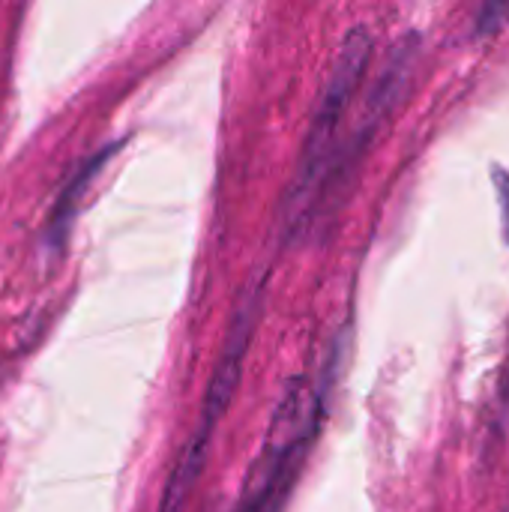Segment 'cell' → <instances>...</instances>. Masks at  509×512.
<instances>
[{"instance_id":"obj_1","label":"cell","mask_w":509,"mask_h":512,"mask_svg":"<svg viewBox=\"0 0 509 512\" xmlns=\"http://www.w3.org/2000/svg\"><path fill=\"white\" fill-rule=\"evenodd\" d=\"M372 54H375L372 30L366 24H354L339 45L336 63L327 75L318 108L312 114V123H309V132H306V141H303V150L297 159L294 180L285 195V207H282V240L285 243L297 240L300 234H306L312 228V213H315L330 159L339 144V129L351 111L354 96L363 87Z\"/></svg>"},{"instance_id":"obj_2","label":"cell","mask_w":509,"mask_h":512,"mask_svg":"<svg viewBox=\"0 0 509 512\" xmlns=\"http://www.w3.org/2000/svg\"><path fill=\"white\" fill-rule=\"evenodd\" d=\"M321 396L306 378L285 384L282 399L270 417L264 447L255 456L240 501L231 512H282L285 498L300 474V465L318 435Z\"/></svg>"},{"instance_id":"obj_3","label":"cell","mask_w":509,"mask_h":512,"mask_svg":"<svg viewBox=\"0 0 509 512\" xmlns=\"http://www.w3.org/2000/svg\"><path fill=\"white\" fill-rule=\"evenodd\" d=\"M420 51L423 48H420L417 33H405L387 51V57H384L366 99H363V108H360L351 132L345 138H339V144H336V153L330 159V168H327V177H324V186H321V195H318V204H315V213H312V225L327 219V213H333L345 201V195H348V189H351V183H354V177L360 171L363 156L369 153L378 132L384 129V123L396 114V108L408 96Z\"/></svg>"},{"instance_id":"obj_4","label":"cell","mask_w":509,"mask_h":512,"mask_svg":"<svg viewBox=\"0 0 509 512\" xmlns=\"http://www.w3.org/2000/svg\"><path fill=\"white\" fill-rule=\"evenodd\" d=\"M114 150H117V147H108V150L90 156L81 168H75L72 180H69L66 189L60 192V198H57V204H54V210H51V219H48V243H51V246H60V243L66 240L69 225H72V216H75V207H78V201H81L87 183L96 177V171H102V165L108 162V156H111Z\"/></svg>"},{"instance_id":"obj_5","label":"cell","mask_w":509,"mask_h":512,"mask_svg":"<svg viewBox=\"0 0 509 512\" xmlns=\"http://www.w3.org/2000/svg\"><path fill=\"white\" fill-rule=\"evenodd\" d=\"M492 186H495V195H498L501 228H504V240L509 246V171L504 165H492Z\"/></svg>"},{"instance_id":"obj_6","label":"cell","mask_w":509,"mask_h":512,"mask_svg":"<svg viewBox=\"0 0 509 512\" xmlns=\"http://www.w3.org/2000/svg\"><path fill=\"white\" fill-rule=\"evenodd\" d=\"M504 15H509V6H504V3L486 6V9H483V18L477 21V24H480L477 30H480V33H492L495 27H501V18H504Z\"/></svg>"},{"instance_id":"obj_7","label":"cell","mask_w":509,"mask_h":512,"mask_svg":"<svg viewBox=\"0 0 509 512\" xmlns=\"http://www.w3.org/2000/svg\"><path fill=\"white\" fill-rule=\"evenodd\" d=\"M504 512H509V492H507V501H504Z\"/></svg>"}]
</instances>
